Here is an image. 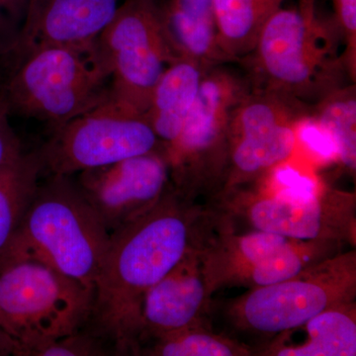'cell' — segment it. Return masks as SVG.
Listing matches in <instances>:
<instances>
[{
	"instance_id": "obj_1",
	"label": "cell",
	"mask_w": 356,
	"mask_h": 356,
	"mask_svg": "<svg viewBox=\"0 0 356 356\" xmlns=\"http://www.w3.org/2000/svg\"><path fill=\"white\" fill-rule=\"evenodd\" d=\"M209 224V208L182 198L170 185L147 214L111 234L88 324L115 355H137L145 296L202 243Z\"/></svg>"
},
{
	"instance_id": "obj_2",
	"label": "cell",
	"mask_w": 356,
	"mask_h": 356,
	"mask_svg": "<svg viewBox=\"0 0 356 356\" xmlns=\"http://www.w3.org/2000/svg\"><path fill=\"white\" fill-rule=\"evenodd\" d=\"M110 234L70 175L39 182L0 267L35 257L95 293Z\"/></svg>"
},
{
	"instance_id": "obj_3",
	"label": "cell",
	"mask_w": 356,
	"mask_h": 356,
	"mask_svg": "<svg viewBox=\"0 0 356 356\" xmlns=\"http://www.w3.org/2000/svg\"><path fill=\"white\" fill-rule=\"evenodd\" d=\"M276 175L280 187L261 191L235 189L215 199V212L235 224L243 222L250 231H264L302 241L356 242V196L308 179L291 170Z\"/></svg>"
},
{
	"instance_id": "obj_4",
	"label": "cell",
	"mask_w": 356,
	"mask_h": 356,
	"mask_svg": "<svg viewBox=\"0 0 356 356\" xmlns=\"http://www.w3.org/2000/svg\"><path fill=\"white\" fill-rule=\"evenodd\" d=\"M110 76L96 44L88 49L48 47L15 62L1 96L10 114L56 129L106 102Z\"/></svg>"
},
{
	"instance_id": "obj_5",
	"label": "cell",
	"mask_w": 356,
	"mask_h": 356,
	"mask_svg": "<svg viewBox=\"0 0 356 356\" xmlns=\"http://www.w3.org/2000/svg\"><path fill=\"white\" fill-rule=\"evenodd\" d=\"M92 305L91 290L35 257L0 267V325L19 344V356L81 331Z\"/></svg>"
},
{
	"instance_id": "obj_6",
	"label": "cell",
	"mask_w": 356,
	"mask_h": 356,
	"mask_svg": "<svg viewBox=\"0 0 356 356\" xmlns=\"http://www.w3.org/2000/svg\"><path fill=\"white\" fill-rule=\"evenodd\" d=\"M356 252L327 257L287 280L250 289L225 314L238 332L278 336L301 329L332 307L355 301Z\"/></svg>"
},
{
	"instance_id": "obj_7",
	"label": "cell",
	"mask_w": 356,
	"mask_h": 356,
	"mask_svg": "<svg viewBox=\"0 0 356 356\" xmlns=\"http://www.w3.org/2000/svg\"><path fill=\"white\" fill-rule=\"evenodd\" d=\"M341 245L264 231L238 234L211 209L210 227L200 252L204 276L213 295L226 288L254 289L287 280L339 254Z\"/></svg>"
},
{
	"instance_id": "obj_8",
	"label": "cell",
	"mask_w": 356,
	"mask_h": 356,
	"mask_svg": "<svg viewBox=\"0 0 356 356\" xmlns=\"http://www.w3.org/2000/svg\"><path fill=\"white\" fill-rule=\"evenodd\" d=\"M96 48L108 67L109 100L145 115L159 79L178 56L156 0H125L102 33Z\"/></svg>"
},
{
	"instance_id": "obj_9",
	"label": "cell",
	"mask_w": 356,
	"mask_h": 356,
	"mask_svg": "<svg viewBox=\"0 0 356 356\" xmlns=\"http://www.w3.org/2000/svg\"><path fill=\"white\" fill-rule=\"evenodd\" d=\"M236 91L228 77L202 79L179 135L161 146L173 191L191 202L203 194L215 197L221 191L228 165L229 110Z\"/></svg>"
},
{
	"instance_id": "obj_10",
	"label": "cell",
	"mask_w": 356,
	"mask_h": 356,
	"mask_svg": "<svg viewBox=\"0 0 356 356\" xmlns=\"http://www.w3.org/2000/svg\"><path fill=\"white\" fill-rule=\"evenodd\" d=\"M161 147L145 115L108 99L54 129L38 149L43 172L72 175L151 153Z\"/></svg>"
},
{
	"instance_id": "obj_11",
	"label": "cell",
	"mask_w": 356,
	"mask_h": 356,
	"mask_svg": "<svg viewBox=\"0 0 356 356\" xmlns=\"http://www.w3.org/2000/svg\"><path fill=\"white\" fill-rule=\"evenodd\" d=\"M79 191L110 235L140 219L170 186V168L161 147L79 173Z\"/></svg>"
},
{
	"instance_id": "obj_12",
	"label": "cell",
	"mask_w": 356,
	"mask_h": 356,
	"mask_svg": "<svg viewBox=\"0 0 356 356\" xmlns=\"http://www.w3.org/2000/svg\"><path fill=\"white\" fill-rule=\"evenodd\" d=\"M325 31L327 25L316 13L315 0H300L298 9L276 11L255 47L266 76L283 88L297 91L312 86L331 53Z\"/></svg>"
},
{
	"instance_id": "obj_13",
	"label": "cell",
	"mask_w": 356,
	"mask_h": 356,
	"mask_svg": "<svg viewBox=\"0 0 356 356\" xmlns=\"http://www.w3.org/2000/svg\"><path fill=\"white\" fill-rule=\"evenodd\" d=\"M297 140L296 129L277 105L254 102L242 107L229 123L226 175L214 199L286 163Z\"/></svg>"
},
{
	"instance_id": "obj_14",
	"label": "cell",
	"mask_w": 356,
	"mask_h": 356,
	"mask_svg": "<svg viewBox=\"0 0 356 356\" xmlns=\"http://www.w3.org/2000/svg\"><path fill=\"white\" fill-rule=\"evenodd\" d=\"M200 247L191 248L145 296L137 355L154 339L206 325L212 295L204 276Z\"/></svg>"
},
{
	"instance_id": "obj_15",
	"label": "cell",
	"mask_w": 356,
	"mask_h": 356,
	"mask_svg": "<svg viewBox=\"0 0 356 356\" xmlns=\"http://www.w3.org/2000/svg\"><path fill=\"white\" fill-rule=\"evenodd\" d=\"M118 6V0H29L9 57L17 62L30 51L48 47L92 48Z\"/></svg>"
},
{
	"instance_id": "obj_16",
	"label": "cell",
	"mask_w": 356,
	"mask_h": 356,
	"mask_svg": "<svg viewBox=\"0 0 356 356\" xmlns=\"http://www.w3.org/2000/svg\"><path fill=\"white\" fill-rule=\"evenodd\" d=\"M201 81L196 63L184 58L168 65L159 79L145 117L161 146L170 144L179 135Z\"/></svg>"
},
{
	"instance_id": "obj_17",
	"label": "cell",
	"mask_w": 356,
	"mask_h": 356,
	"mask_svg": "<svg viewBox=\"0 0 356 356\" xmlns=\"http://www.w3.org/2000/svg\"><path fill=\"white\" fill-rule=\"evenodd\" d=\"M307 339L299 344L273 343L257 353L270 356L356 355L355 301L332 307L306 323Z\"/></svg>"
},
{
	"instance_id": "obj_18",
	"label": "cell",
	"mask_w": 356,
	"mask_h": 356,
	"mask_svg": "<svg viewBox=\"0 0 356 356\" xmlns=\"http://www.w3.org/2000/svg\"><path fill=\"white\" fill-rule=\"evenodd\" d=\"M163 15L178 57L196 62L218 50L213 0H170L163 6Z\"/></svg>"
},
{
	"instance_id": "obj_19",
	"label": "cell",
	"mask_w": 356,
	"mask_h": 356,
	"mask_svg": "<svg viewBox=\"0 0 356 356\" xmlns=\"http://www.w3.org/2000/svg\"><path fill=\"white\" fill-rule=\"evenodd\" d=\"M43 172L38 151L0 168V261L13 243Z\"/></svg>"
},
{
	"instance_id": "obj_20",
	"label": "cell",
	"mask_w": 356,
	"mask_h": 356,
	"mask_svg": "<svg viewBox=\"0 0 356 356\" xmlns=\"http://www.w3.org/2000/svg\"><path fill=\"white\" fill-rule=\"evenodd\" d=\"M285 0H213L218 48L229 55L254 50L264 25Z\"/></svg>"
},
{
	"instance_id": "obj_21",
	"label": "cell",
	"mask_w": 356,
	"mask_h": 356,
	"mask_svg": "<svg viewBox=\"0 0 356 356\" xmlns=\"http://www.w3.org/2000/svg\"><path fill=\"white\" fill-rule=\"evenodd\" d=\"M254 350L245 343L215 334L207 325L187 327L154 339L143 346L140 355L248 356Z\"/></svg>"
},
{
	"instance_id": "obj_22",
	"label": "cell",
	"mask_w": 356,
	"mask_h": 356,
	"mask_svg": "<svg viewBox=\"0 0 356 356\" xmlns=\"http://www.w3.org/2000/svg\"><path fill=\"white\" fill-rule=\"evenodd\" d=\"M318 123L332 138L337 156L346 168L355 172L356 165L355 98L334 97L323 107Z\"/></svg>"
},
{
	"instance_id": "obj_23",
	"label": "cell",
	"mask_w": 356,
	"mask_h": 356,
	"mask_svg": "<svg viewBox=\"0 0 356 356\" xmlns=\"http://www.w3.org/2000/svg\"><path fill=\"white\" fill-rule=\"evenodd\" d=\"M115 355L113 348L95 332H76L37 346L29 356H100Z\"/></svg>"
},
{
	"instance_id": "obj_24",
	"label": "cell",
	"mask_w": 356,
	"mask_h": 356,
	"mask_svg": "<svg viewBox=\"0 0 356 356\" xmlns=\"http://www.w3.org/2000/svg\"><path fill=\"white\" fill-rule=\"evenodd\" d=\"M29 0H0V58L10 56L24 23Z\"/></svg>"
},
{
	"instance_id": "obj_25",
	"label": "cell",
	"mask_w": 356,
	"mask_h": 356,
	"mask_svg": "<svg viewBox=\"0 0 356 356\" xmlns=\"http://www.w3.org/2000/svg\"><path fill=\"white\" fill-rule=\"evenodd\" d=\"M297 139L303 140L314 151L323 156H337L336 146L327 131L318 123L317 119L304 120L296 125Z\"/></svg>"
},
{
	"instance_id": "obj_26",
	"label": "cell",
	"mask_w": 356,
	"mask_h": 356,
	"mask_svg": "<svg viewBox=\"0 0 356 356\" xmlns=\"http://www.w3.org/2000/svg\"><path fill=\"white\" fill-rule=\"evenodd\" d=\"M8 107L0 95V168L13 161L23 153L19 139L9 121Z\"/></svg>"
},
{
	"instance_id": "obj_27",
	"label": "cell",
	"mask_w": 356,
	"mask_h": 356,
	"mask_svg": "<svg viewBox=\"0 0 356 356\" xmlns=\"http://www.w3.org/2000/svg\"><path fill=\"white\" fill-rule=\"evenodd\" d=\"M337 19L350 39L356 32V0H334Z\"/></svg>"
},
{
	"instance_id": "obj_28",
	"label": "cell",
	"mask_w": 356,
	"mask_h": 356,
	"mask_svg": "<svg viewBox=\"0 0 356 356\" xmlns=\"http://www.w3.org/2000/svg\"><path fill=\"white\" fill-rule=\"evenodd\" d=\"M19 344L0 325V356H19Z\"/></svg>"
}]
</instances>
